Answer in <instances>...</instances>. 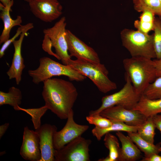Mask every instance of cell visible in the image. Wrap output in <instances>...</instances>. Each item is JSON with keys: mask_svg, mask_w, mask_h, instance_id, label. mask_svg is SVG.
<instances>
[{"mask_svg": "<svg viewBox=\"0 0 161 161\" xmlns=\"http://www.w3.org/2000/svg\"><path fill=\"white\" fill-rule=\"evenodd\" d=\"M43 82L45 105L61 119H67L77 98L76 88L72 82L61 78H51Z\"/></svg>", "mask_w": 161, "mask_h": 161, "instance_id": "cell-1", "label": "cell"}, {"mask_svg": "<svg viewBox=\"0 0 161 161\" xmlns=\"http://www.w3.org/2000/svg\"><path fill=\"white\" fill-rule=\"evenodd\" d=\"M126 74L136 92L142 95L144 90L156 78L155 67L151 59L141 56L131 57L123 60Z\"/></svg>", "mask_w": 161, "mask_h": 161, "instance_id": "cell-2", "label": "cell"}, {"mask_svg": "<svg viewBox=\"0 0 161 161\" xmlns=\"http://www.w3.org/2000/svg\"><path fill=\"white\" fill-rule=\"evenodd\" d=\"M90 79L101 92L107 93L117 89L116 83L108 77L109 71L104 64L81 59H71L68 64Z\"/></svg>", "mask_w": 161, "mask_h": 161, "instance_id": "cell-3", "label": "cell"}, {"mask_svg": "<svg viewBox=\"0 0 161 161\" xmlns=\"http://www.w3.org/2000/svg\"><path fill=\"white\" fill-rule=\"evenodd\" d=\"M39 62V65L37 69L28 71L32 82L35 84L55 76H65L70 80L77 81H83L86 78L69 65L61 64L48 57H41Z\"/></svg>", "mask_w": 161, "mask_h": 161, "instance_id": "cell-4", "label": "cell"}, {"mask_svg": "<svg viewBox=\"0 0 161 161\" xmlns=\"http://www.w3.org/2000/svg\"><path fill=\"white\" fill-rule=\"evenodd\" d=\"M123 46L131 57L156 58L153 43V33L150 35L138 30L125 28L120 32Z\"/></svg>", "mask_w": 161, "mask_h": 161, "instance_id": "cell-5", "label": "cell"}, {"mask_svg": "<svg viewBox=\"0 0 161 161\" xmlns=\"http://www.w3.org/2000/svg\"><path fill=\"white\" fill-rule=\"evenodd\" d=\"M126 83L119 91L112 94L103 97L101 104L97 109L89 112V115L99 114L109 107L118 105L129 110L133 109L141 95L137 93L132 85L128 75L125 73Z\"/></svg>", "mask_w": 161, "mask_h": 161, "instance_id": "cell-6", "label": "cell"}, {"mask_svg": "<svg viewBox=\"0 0 161 161\" xmlns=\"http://www.w3.org/2000/svg\"><path fill=\"white\" fill-rule=\"evenodd\" d=\"M92 140L80 136L61 148L55 149V161H90Z\"/></svg>", "mask_w": 161, "mask_h": 161, "instance_id": "cell-7", "label": "cell"}, {"mask_svg": "<svg viewBox=\"0 0 161 161\" xmlns=\"http://www.w3.org/2000/svg\"><path fill=\"white\" fill-rule=\"evenodd\" d=\"M66 18L62 17L52 27L44 29L43 32L50 38L52 47L63 64L68 65L71 59L68 53L66 38Z\"/></svg>", "mask_w": 161, "mask_h": 161, "instance_id": "cell-8", "label": "cell"}, {"mask_svg": "<svg viewBox=\"0 0 161 161\" xmlns=\"http://www.w3.org/2000/svg\"><path fill=\"white\" fill-rule=\"evenodd\" d=\"M74 112L72 110L68 114L66 122L61 130L56 131L53 137L55 150L59 149L77 137L81 136L89 129V126L76 123L74 119Z\"/></svg>", "mask_w": 161, "mask_h": 161, "instance_id": "cell-9", "label": "cell"}, {"mask_svg": "<svg viewBox=\"0 0 161 161\" xmlns=\"http://www.w3.org/2000/svg\"><path fill=\"white\" fill-rule=\"evenodd\" d=\"M112 121H120L131 126H140L147 118L138 111L127 109L116 105L109 107L99 113Z\"/></svg>", "mask_w": 161, "mask_h": 161, "instance_id": "cell-10", "label": "cell"}, {"mask_svg": "<svg viewBox=\"0 0 161 161\" xmlns=\"http://www.w3.org/2000/svg\"><path fill=\"white\" fill-rule=\"evenodd\" d=\"M28 3L34 16L46 22H52L62 13V7L58 0H32Z\"/></svg>", "mask_w": 161, "mask_h": 161, "instance_id": "cell-11", "label": "cell"}, {"mask_svg": "<svg viewBox=\"0 0 161 161\" xmlns=\"http://www.w3.org/2000/svg\"><path fill=\"white\" fill-rule=\"evenodd\" d=\"M66 38L68 49L71 57L100 63V60L96 52L82 41L71 31L66 29Z\"/></svg>", "mask_w": 161, "mask_h": 161, "instance_id": "cell-12", "label": "cell"}, {"mask_svg": "<svg viewBox=\"0 0 161 161\" xmlns=\"http://www.w3.org/2000/svg\"><path fill=\"white\" fill-rule=\"evenodd\" d=\"M20 154L24 160L30 161H40L41 153L40 140L35 131L26 126L24 128L23 140Z\"/></svg>", "mask_w": 161, "mask_h": 161, "instance_id": "cell-13", "label": "cell"}, {"mask_svg": "<svg viewBox=\"0 0 161 161\" xmlns=\"http://www.w3.org/2000/svg\"><path fill=\"white\" fill-rule=\"evenodd\" d=\"M57 127L50 124L45 123L35 131L40 140L41 158L40 161H55L53 137L57 131Z\"/></svg>", "mask_w": 161, "mask_h": 161, "instance_id": "cell-14", "label": "cell"}, {"mask_svg": "<svg viewBox=\"0 0 161 161\" xmlns=\"http://www.w3.org/2000/svg\"><path fill=\"white\" fill-rule=\"evenodd\" d=\"M28 31V30L24 31L20 35L19 38L13 42L14 52L11 65L6 72L9 79H15L17 85H18L21 81L22 72L25 67L21 54V49L24 37L27 35Z\"/></svg>", "mask_w": 161, "mask_h": 161, "instance_id": "cell-15", "label": "cell"}, {"mask_svg": "<svg viewBox=\"0 0 161 161\" xmlns=\"http://www.w3.org/2000/svg\"><path fill=\"white\" fill-rule=\"evenodd\" d=\"M116 134L121 144L118 161H135L141 157L140 150L129 137L121 131H117Z\"/></svg>", "mask_w": 161, "mask_h": 161, "instance_id": "cell-16", "label": "cell"}, {"mask_svg": "<svg viewBox=\"0 0 161 161\" xmlns=\"http://www.w3.org/2000/svg\"><path fill=\"white\" fill-rule=\"evenodd\" d=\"M13 4L4 7L0 3V18L4 24V28L0 36V44L10 39V33L13 27L21 25L22 19L21 16H17L15 19H13L10 16V13Z\"/></svg>", "mask_w": 161, "mask_h": 161, "instance_id": "cell-17", "label": "cell"}, {"mask_svg": "<svg viewBox=\"0 0 161 161\" xmlns=\"http://www.w3.org/2000/svg\"><path fill=\"white\" fill-rule=\"evenodd\" d=\"M138 111L147 118L161 113V98L151 99L143 94L133 109Z\"/></svg>", "mask_w": 161, "mask_h": 161, "instance_id": "cell-18", "label": "cell"}, {"mask_svg": "<svg viewBox=\"0 0 161 161\" xmlns=\"http://www.w3.org/2000/svg\"><path fill=\"white\" fill-rule=\"evenodd\" d=\"M112 124L110 126L104 129H100L95 127L92 130L93 135L98 141L106 133L112 131H124L127 132H137L140 126H131L120 121H112Z\"/></svg>", "mask_w": 161, "mask_h": 161, "instance_id": "cell-19", "label": "cell"}, {"mask_svg": "<svg viewBox=\"0 0 161 161\" xmlns=\"http://www.w3.org/2000/svg\"><path fill=\"white\" fill-rule=\"evenodd\" d=\"M129 137L139 149L144 154V157H147L153 154H159L161 152V143L156 145L148 143L143 139L137 132H127Z\"/></svg>", "mask_w": 161, "mask_h": 161, "instance_id": "cell-20", "label": "cell"}, {"mask_svg": "<svg viewBox=\"0 0 161 161\" xmlns=\"http://www.w3.org/2000/svg\"><path fill=\"white\" fill-rule=\"evenodd\" d=\"M22 94L21 90L15 86L10 87L7 92L0 91V106L9 105L17 111L21 103Z\"/></svg>", "mask_w": 161, "mask_h": 161, "instance_id": "cell-21", "label": "cell"}, {"mask_svg": "<svg viewBox=\"0 0 161 161\" xmlns=\"http://www.w3.org/2000/svg\"><path fill=\"white\" fill-rule=\"evenodd\" d=\"M103 141L105 146L109 151V154L98 161H118L120 147L117 138L109 132L105 135Z\"/></svg>", "mask_w": 161, "mask_h": 161, "instance_id": "cell-22", "label": "cell"}, {"mask_svg": "<svg viewBox=\"0 0 161 161\" xmlns=\"http://www.w3.org/2000/svg\"><path fill=\"white\" fill-rule=\"evenodd\" d=\"M152 11L146 10L142 12L139 19L135 20L134 26L137 30L143 33L148 34L154 30L155 17Z\"/></svg>", "mask_w": 161, "mask_h": 161, "instance_id": "cell-23", "label": "cell"}, {"mask_svg": "<svg viewBox=\"0 0 161 161\" xmlns=\"http://www.w3.org/2000/svg\"><path fill=\"white\" fill-rule=\"evenodd\" d=\"M132 2L134 9L137 12L150 10L159 17L161 16V3L159 0H132Z\"/></svg>", "mask_w": 161, "mask_h": 161, "instance_id": "cell-24", "label": "cell"}, {"mask_svg": "<svg viewBox=\"0 0 161 161\" xmlns=\"http://www.w3.org/2000/svg\"><path fill=\"white\" fill-rule=\"evenodd\" d=\"M156 129L152 117H150L140 126L137 132L143 139L149 143L154 144Z\"/></svg>", "mask_w": 161, "mask_h": 161, "instance_id": "cell-25", "label": "cell"}, {"mask_svg": "<svg viewBox=\"0 0 161 161\" xmlns=\"http://www.w3.org/2000/svg\"><path fill=\"white\" fill-rule=\"evenodd\" d=\"M48 109L45 105L38 108L30 109H24L19 106L17 111H23L31 116L34 128L36 130L41 126V117Z\"/></svg>", "mask_w": 161, "mask_h": 161, "instance_id": "cell-26", "label": "cell"}, {"mask_svg": "<svg viewBox=\"0 0 161 161\" xmlns=\"http://www.w3.org/2000/svg\"><path fill=\"white\" fill-rule=\"evenodd\" d=\"M143 94L151 99L161 98V77L157 78L144 90Z\"/></svg>", "mask_w": 161, "mask_h": 161, "instance_id": "cell-27", "label": "cell"}, {"mask_svg": "<svg viewBox=\"0 0 161 161\" xmlns=\"http://www.w3.org/2000/svg\"><path fill=\"white\" fill-rule=\"evenodd\" d=\"M153 33V43L157 59L161 58V19L155 17Z\"/></svg>", "mask_w": 161, "mask_h": 161, "instance_id": "cell-28", "label": "cell"}, {"mask_svg": "<svg viewBox=\"0 0 161 161\" xmlns=\"http://www.w3.org/2000/svg\"><path fill=\"white\" fill-rule=\"evenodd\" d=\"M86 119L90 124L94 125L95 127L100 129L107 128L112 123L110 120L99 114L89 115L86 117Z\"/></svg>", "mask_w": 161, "mask_h": 161, "instance_id": "cell-29", "label": "cell"}, {"mask_svg": "<svg viewBox=\"0 0 161 161\" xmlns=\"http://www.w3.org/2000/svg\"><path fill=\"white\" fill-rule=\"evenodd\" d=\"M33 27V24L32 23H29L25 25L19 26L14 36L6 41L2 46L0 49V58H1L4 56L5 52L7 48L25 30L29 31Z\"/></svg>", "mask_w": 161, "mask_h": 161, "instance_id": "cell-30", "label": "cell"}, {"mask_svg": "<svg viewBox=\"0 0 161 161\" xmlns=\"http://www.w3.org/2000/svg\"><path fill=\"white\" fill-rule=\"evenodd\" d=\"M52 43L50 38L47 35L44 34L42 44L43 49L49 55L53 56L60 60V58L57 55L52 51Z\"/></svg>", "mask_w": 161, "mask_h": 161, "instance_id": "cell-31", "label": "cell"}, {"mask_svg": "<svg viewBox=\"0 0 161 161\" xmlns=\"http://www.w3.org/2000/svg\"><path fill=\"white\" fill-rule=\"evenodd\" d=\"M153 60L157 78L161 77V58Z\"/></svg>", "mask_w": 161, "mask_h": 161, "instance_id": "cell-32", "label": "cell"}, {"mask_svg": "<svg viewBox=\"0 0 161 161\" xmlns=\"http://www.w3.org/2000/svg\"><path fill=\"white\" fill-rule=\"evenodd\" d=\"M141 161H161V156L158 154H153L147 157H144Z\"/></svg>", "mask_w": 161, "mask_h": 161, "instance_id": "cell-33", "label": "cell"}, {"mask_svg": "<svg viewBox=\"0 0 161 161\" xmlns=\"http://www.w3.org/2000/svg\"><path fill=\"white\" fill-rule=\"evenodd\" d=\"M152 118L156 128L159 131L161 134V114L155 115L152 116Z\"/></svg>", "mask_w": 161, "mask_h": 161, "instance_id": "cell-34", "label": "cell"}, {"mask_svg": "<svg viewBox=\"0 0 161 161\" xmlns=\"http://www.w3.org/2000/svg\"><path fill=\"white\" fill-rule=\"evenodd\" d=\"M9 126V123H5L0 126V139H1L4 134Z\"/></svg>", "mask_w": 161, "mask_h": 161, "instance_id": "cell-35", "label": "cell"}, {"mask_svg": "<svg viewBox=\"0 0 161 161\" xmlns=\"http://www.w3.org/2000/svg\"><path fill=\"white\" fill-rule=\"evenodd\" d=\"M0 1L1 2V3L4 7L13 4V0H0Z\"/></svg>", "mask_w": 161, "mask_h": 161, "instance_id": "cell-36", "label": "cell"}, {"mask_svg": "<svg viewBox=\"0 0 161 161\" xmlns=\"http://www.w3.org/2000/svg\"><path fill=\"white\" fill-rule=\"evenodd\" d=\"M25 1H26V2H28V3H29V2H30V1H31L32 0H24Z\"/></svg>", "mask_w": 161, "mask_h": 161, "instance_id": "cell-37", "label": "cell"}, {"mask_svg": "<svg viewBox=\"0 0 161 161\" xmlns=\"http://www.w3.org/2000/svg\"><path fill=\"white\" fill-rule=\"evenodd\" d=\"M159 17L161 19V16H159Z\"/></svg>", "mask_w": 161, "mask_h": 161, "instance_id": "cell-38", "label": "cell"}, {"mask_svg": "<svg viewBox=\"0 0 161 161\" xmlns=\"http://www.w3.org/2000/svg\"><path fill=\"white\" fill-rule=\"evenodd\" d=\"M160 0V3H161V0Z\"/></svg>", "mask_w": 161, "mask_h": 161, "instance_id": "cell-39", "label": "cell"}]
</instances>
